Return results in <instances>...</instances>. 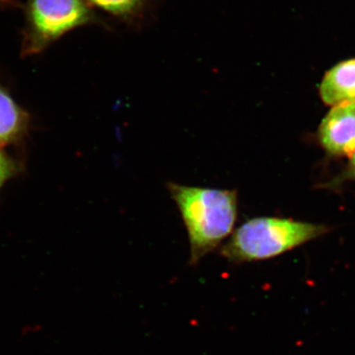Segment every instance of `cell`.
Masks as SVG:
<instances>
[{"instance_id": "1", "label": "cell", "mask_w": 355, "mask_h": 355, "mask_svg": "<svg viewBox=\"0 0 355 355\" xmlns=\"http://www.w3.org/2000/svg\"><path fill=\"white\" fill-rule=\"evenodd\" d=\"M190 243V265L197 266L233 234L238 218V191L167 183Z\"/></svg>"}, {"instance_id": "2", "label": "cell", "mask_w": 355, "mask_h": 355, "mask_svg": "<svg viewBox=\"0 0 355 355\" xmlns=\"http://www.w3.org/2000/svg\"><path fill=\"white\" fill-rule=\"evenodd\" d=\"M322 224L279 217H254L236 229L221 247L224 259L235 265L270 260L326 234Z\"/></svg>"}, {"instance_id": "3", "label": "cell", "mask_w": 355, "mask_h": 355, "mask_svg": "<svg viewBox=\"0 0 355 355\" xmlns=\"http://www.w3.org/2000/svg\"><path fill=\"white\" fill-rule=\"evenodd\" d=\"M102 23L86 0H28L21 57L40 55L69 33Z\"/></svg>"}, {"instance_id": "4", "label": "cell", "mask_w": 355, "mask_h": 355, "mask_svg": "<svg viewBox=\"0 0 355 355\" xmlns=\"http://www.w3.org/2000/svg\"><path fill=\"white\" fill-rule=\"evenodd\" d=\"M318 140L330 155L350 157L355 151V103L331 107L320 123Z\"/></svg>"}, {"instance_id": "5", "label": "cell", "mask_w": 355, "mask_h": 355, "mask_svg": "<svg viewBox=\"0 0 355 355\" xmlns=\"http://www.w3.org/2000/svg\"><path fill=\"white\" fill-rule=\"evenodd\" d=\"M319 95L331 107L355 103V58L340 60L327 70L319 85Z\"/></svg>"}, {"instance_id": "6", "label": "cell", "mask_w": 355, "mask_h": 355, "mask_svg": "<svg viewBox=\"0 0 355 355\" xmlns=\"http://www.w3.org/2000/svg\"><path fill=\"white\" fill-rule=\"evenodd\" d=\"M31 118L0 83V149L17 146L29 133Z\"/></svg>"}, {"instance_id": "7", "label": "cell", "mask_w": 355, "mask_h": 355, "mask_svg": "<svg viewBox=\"0 0 355 355\" xmlns=\"http://www.w3.org/2000/svg\"><path fill=\"white\" fill-rule=\"evenodd\" d=\"M94 10L128 25L141 24L153 8L154 0H86Z\"/></svg>"}, {"instance_id": "8", "label": "cell", "mask_w": 355, "mask_h": 355, "mask_svg": "<svg viewBox=\"0 0 355 355\" xmlns=\"http://www.w3.org/2000/svg\"><path fill=\"white\" fill-rule=\"evenodd\" d=\"M22 171V163L4 149H0V191L9 181L19 176Z\"/></svg>"}, {"instance_id": "9", "label": "cell", "mask_w": 355, "mask_h": 355, "mask_svg": "<svg viewBox=\"0 0 355 355\" xmlns=\"http://www.w3.org/2000/svg\"><path fill=\"white\" fill-rule=\"evenodd\" d=\"M349 158V165H347L345 171L343 173L342 181H345V180H352V181H355V151L352 154Z\"/></svg>"}, {"instance_id": "10", "label": "cell", "mask_w": 355, "mask_h": 355, "mask_svg": "<svg viewBox=\"0 0 355 355\" xmlns=\"http://www.w3.org/2000/svg\"><path fill=\"white\" fill-rule=\"evenodd\" d=\"M18 2L15 0H0V9L10 8V7H17Z\"/></svg>"}]
</instances>
